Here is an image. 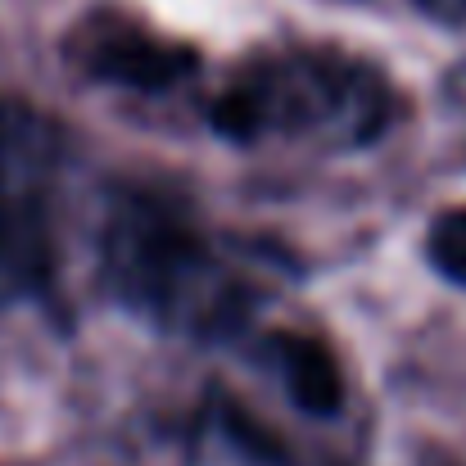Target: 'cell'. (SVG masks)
<instances>
[{"label":"cell","instance_id":"6da1fadb","mask_svg":"<svg viewBox=\"0 0 466 466\" xmlns=\"http://www.w3.org/2000/svg\"><path fill=\"white\" fill-rule=\"evenodd\" d=\"M100 268L132 312L186 335H227L245 321V290L231 281L195 222L146 190H118L100 231Z\"/></svg>","mask_w":466,"mask_h":466},{"label":"cell","instance_id":"7a4b0ae2","mask_svg":"<svg viewBox=\"0 0 466 466\" xmlns=\"http://www.w3.org/2000/svg\"><path fill=\"white\" fill-rule=\"evenodd\" d=\"M59 177V127L0 96V304L27 299L50 281V199Z\"/></svg>","mask_w":466,"mask_h":466},{"label":"cell","instance_id":"3957f363","mask_svg":"<svg viewBox=\"0 0 466 466\" xmlns=\"http://www.w3.org/2000/svg\"><path fill=\"white\" fill-rule=\"evenodd\" d=\"M326 118H349L358 137H376L385 123V91L353 64L304 55L222 91L208 109V123L231 141H254L268 127H317Z\"/></svg>","mask_w":466,"mask_h":466},{"label":"cell","instance_id":"277c9868","mask_svg":"<svg viewBox=\"0 0 466 466\" xmlns=\"http://www.w3.org/2000/svg\"><path fill=\"white\" fill-rule=\"evenodd\" d=\"M77 64L91 77L123 86V91H141V96L172 91L177 82L199 73V55L190 46L163 41L123 18H91L77 41Z\"/></svg>","mask_w":466,"mask_h":466},{"label":"cell","instance_id":"5b68a950","mask_svg":"<svg viewBox=\"0 0 466 466\" xmlns=\"http://www.w3.org/2000/svg\"><path fill=\"white\" fill-rule=\"evenodd\" d=\"M272 358L281 367V380H286L290 399L309 417H335L344 408V376H339V362L330 358V349L321 339L277 330L272 335Z\"/></svg>","mask_w":466,"mask_h":466},{"label":"cell","instance_id":"8992f818","mask_svg":"<svg viewBox=\"0 0 466 466\" xmlns=\"http://www.w3.org/2000/svg\"><path fill=\"white\" fill-rule=\"evenodd\" d=\"M218 403V421H222V431L240 444V453L245 458H254V462H268V466H281L286 458H281V440L272 435V431H263L258 426V417H249L240 403H231V399H213Z\"/></svg>","mask_w":466,"mask_h":466},{"label":"cell","instance_id":"52a82bcc","mask_svg":"<svg viewBox=\"0 0 466 466\" xmlns=\"http://www.w3.org/2000/svg\"><path fill=\"white\" fill-rule=\"evenodd\" d=\"M426 254L431 263L449 277L466 286V208H449L431 222V236H426Z\"/></svg>","mask_w":466,"mask_h":466},{"label":"cell","instance_id":"ba28073f","mask_svg":"<svg viewBox=\"0 0 466 466\" xmlns=\"http://www.w3.org/2000/svg\"><path fill=\"white\" fill-rule=\"evenodd\" d=\"M426 14H435V18H444V23H462L466 18V0H417Z\"/></svg>","mask_w":466,"mask_h":466}]
</instances>
